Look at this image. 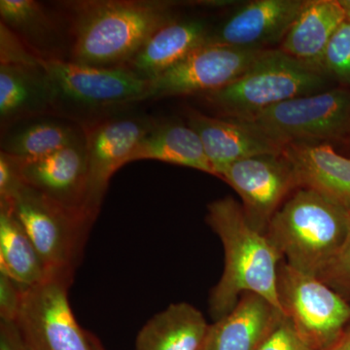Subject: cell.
<instances>
[{"label": "cell", "instance_id": "836d02e7", "mask_svg": "<svg viewBox=\"0 0 350 350\" xmlns=\"http://www.w3.org/2000/svg\"><path fill=\"white\" fill-rule=\"evenodd\" d=\"M340 5H342V8L347 13V16H350V0H338Z\"/></svg>", "mask_w": 350, "mask_h": 350}, {"label": "cell", "instance_id": "5b68a950", "mask_svg": "<svg viewBox=\"0 0 350 350\" xmlns=\"http://www.w3.org/2000/svg\"><path fill=\"white\" fill-rule=\"evenodd\" d=\"M40 64L54 92L55 113L80 126L148 100L150 81L126 68H96L66 59H40Z\"/></svg>", "mask_w": 350, "mask_h": 350}, {"label": "cell", "instance_id": "83f0119b", "mask_svg": "<svg viewBox=\"0 0 350 350\" xmlns=\"http://www.w3.org/2000/svg\"><path fill=\"white\" fill-rule=\"evenodd\" d=\"M258 350H313L304 342L286 317Z\"/></svg>", "mask_w": 350, "mask_h": 350}, {"label": "cell", "instance_id": "e575fe53", "mask_svg": "<svg viewBox=\"0 0 350 350\" xmlns=\"http://www.w3.org/2000/svg\"><path fill=\"white\" fill-rule=\"evenodd\" d=\"M27 350H34V349H32L31 347H29V345H27Z\"/></svg>", "mask_w": 350, "mask_h": 350}, {"label": "cell", "instance_id": "ba28073f", "mask_svg": "<svg viewBox=\"0 0 350 350\" xmlns=\"http://www.w3.org/2000/svg\"><path fill=\"white\" fill-rule=\"evenodd\" d=\"M278 300L285 317L306 345L325 350L350 326V304L323 280L280 262Z\"/></svg>", "mask_w": 350, "mask_h": 350}, {"label": "cell", "instance_id": "1f68e13d", "mask_svg": "<svg viewBox=\"0 0 350 350\" xmlns=\"http://www.w3.org/2000/svg\"><path fill=\"white\" fill-rule=\"evenodd\" d=\"M325 350H350V326L335 344Z\"/></svg>", "mask_w": 350, "mask_h": 350}, {"label": "cell", "instance_id": "3957f363", "mask_svg": "<svg viewBox=\"0 0 350 350\" xmlns=\"http://www.w3.org/2000/svg\"><path fill=\"white\" fill-rule=\"evenodd\" d=\"M349 229V208L298 189L278 209L266 234L283 261L320 278L337 256Z\"/></svg>", "mask_w": 350, "mask_h": 350}, {"label": "cell", "instance_id": "e0dca14e", "mask_svg": "<svg viewBox=\"0 0 350 350\" xmlns=\"http://www.w3.org/2000/svg\"><path fill=\"white\" fill-rule=\"evenodd\" d=\"M211 32L206 21L178 17L152 34L123 68L152 81L207 43Z\"/></svg>", "mask_w": 350, "mask_h": 350}, {"label": "cell", "instance_id": "d6a6232c", "mask_svg": "<svg viewBox=\"0 0 350 350\" xmlns=\"http://www.w3.org/2000/svg\"><path fill=\"white\" fill-rule=\"evenodd\" d=\"M90 336H91L92 344H93L94 350H107L103 347V345H101L100 340H98L94 334L90 333Z\"/></svg>", "mask_w": 350, "mask_h": 350}, {"label": "cell", "instance_id": "9a60e30c", "mask_svg": "<svg viewBox=\"0 0 350 350\" xmlns=\"http://www.w3.org/2000/svg\"><path fill=\"white\" fill-rule=\"evenodd\" d=\"M308 0H255L241 6L217 29L207 43L248 50H269L282 43Z\"/></svg>", "mask_w": 350, "mask_h": 350}, {"label": "cell", "instance_id": "484cf974", "mask_svg": "<svg viewBox=\"0 0 350 350\" xmlns=\"http://www.w3.org/2000/svg\"><path fill=\"white\" fill-rule=\"evenodd\" d=\"M322 73L350 89V17L333 34L322 59Z\"/></svg>", "mask_w": 350, "mask_h": 350}, {"label": "cell", "instance_id": "5bb4252c", "mask_svg": "<svg viewBox=\"0 0 350 350\" xmlns=\"http://www.w3.org/2000/svg\"><path fill=\"white\" fill-rule=\"evenodd\" d=\"M187 125L199 135L216 177L239 161L262 155H280L285 145L243 120L213 117L188 108Z\"/></svg>", "mask_w": 350, "mask_h": 350}, {"label": "cell", "instance_id": "52a82bcc", "mask_svg": "<svg viewBox=\"0 0 350 350\" xmlns=\"http://www.w3.org/2000/svg\"><path fill=\"white\" fill-rule=\"evenodd\" d=\"M243 121L283 145L305 142L350 147V89L338 87L300 96Z\"/></svg>", "mask_w": 350, "mask_h": 350}, {"label": "cell", "instance_id": "30bf717a", "mask_svg": "<svg viewBox=\"0 0 350 350\" xmlns=\"http://www.w3.org/2000/svg\"><path fill=\"white\" fill-rule=\"evenodd\" d=\"M144 115H107L81 126L88 161L86 211L96 220L110 178L128 163L129 157L155 125Z\"/></svg>", "mask_w": 350, "mask_h": 350}, {"label": "cell", "instance_id": "ffe728a7", "mask_svg": "<svg viewBox=\"0 0 350 350\" xmlns=\"http://www.w3.org/2000/svg\"><path fill=\"white\" fill-rule=\"evenodd\" d=\"M345 18L338 0H308L278 49L322 73L327 45Z\"/></svg>", "mask_w": 350, "mask_h": 350}, {"label": "cell", "instance_id": "4dcf8cb0", "mask_svg": "<svg viewBox=\"0 0 350 350\" xmlns=\"http://www.w3.org/2000/svg\"><path fill=\"white\" fill-rule=\"evenodd\" d=\"M25 342L16 322L1 321L0 324V350H27Z\"/></svg>", "mask_w": 350, "mask_h": 350}, {"label": "cell", "instance_id": "cb8c5ba5", "mask_svg": "<svg viewBox=\"0 0 350 350\" xmlns=\"http://www.w3.org/2000/svg\"><path fill=\"white\" fill-rule=\"evenodd\" d=\"M83 138L81 126L59 120H27V123L2 137L1 152L22 160H32L55 153Z\"/></svg>", "mask_w": 350, "mask_h": 350}, {"label": "cell", "instance_id": "d4e9b609", "mask_svg": "<svg viewBox=\"0 0 350 350\" xmlns=\"http://www.w3.org/2000/svg\"><path fill=\"white\" fill-rule=\"evenodd\" d=\"M1 23L39 57L52 59L49 48L59 25L42 4L34 0H0Z\"/></svg>", "mask_w": 350, "mask_h": 350}, {"label": "cell", "instance_id": "4fadbf2b", "mask_svg": "<svg viewBox=\"0 0 350 350\" xmlns=\"http://www.w3.org/2000/svg\"><path fill=\"white\" fill-rule=\"evenodd\" d=\"M17 160L25 185L94 223L86 211L89 176L85 137L50 155Z\"/></svg>", "mask_w": 350, "mask_h": 350}, {"label": "cell", "instance_id": "ac0fdd59", "mask_svg": "<svg viewBox=\"0 0 350 350\" xmlns=\"http://www.w3.org/2000/svg\"><path fill=\"white\" fill-rule=\"evenodd\" d=\"M284 313L254 293H244L231 312L211 326L206 350H258Z\"/></svg>", "mask_w": 350, "mask_h": 350}, {"label": "cell", "instance_id": "7a4b0ae2", "mask_svg": "<svg viewBox=\"0 0 350 350\" xmlns=\"http://www.w3.org/2000/svg\"><path fill=\"white\" fill-rule=\"evenodd\" d=\"M206 223L225 253L224 271L209 297L214 320L231 312L244 293L259 295L282 312L278 293L282 257L266 234L250 224L241 204L231 197L213 200L207 206Z\"/></svg>", "mask_w": 350, "mask_h": 350}, {"label": "cell", "instance_id": "9c48e42d", "mask_svg": "<svg viewBox=\"0 0 350 350\" xmlns=\"http://www.w3.org/2000/svg\"><path fill=\"white\" fill-rule=\"evenodd\" d=\"M73 278L51 276L23 294L17 323L34 350H94L90 332L76 321L68 290Z\"/></svg>", "mask_w": 350, "mask_h": 350}, {"label": "cell", "instance_id": "603a6c76", "mask_svg": "<svg viewBox=\"0 0 350 350\" xmlns=\"http://www.w3.org/2000/svg\"><path fill=\"white\" fill-rule=\"evenodd\" d=\"M0 273L25 289L48 278L42 260L24 228L3 204H0Z\"/></svg>", "mask_w": 350, "mask_h": 350}, {"label": "cell", "instance_id": "d590c367", "mask_svg": "<svg viewBox=\"0 0 350 350\" xmlns=\"http://www.w3.org/2000/svg\"><path fill=\"white\" fill-rule=\"evenodd\" d=\"M349 17H350V16H349Z\"/></svg>", "mask_w": 350, "mask_h": 350}, {"label": "cell", "instance_id": "8992f818", "mask_svg": "<svg viewBox=\"0 0 350 350\" xmlns=\"http://www.w3.org/2000/svg\"><path fill=\"white\" fill-rule=\"evenodd\" d=\"M0 204L8 207L24 228L42 260L48 278H73L93 223L25 184Z\"/></svg>", "mask_w": 350, "mask_h": 350}, {"label": "cell", "instance_id": "f546056e", "mask_svg": "<svg viewBox=\"0 0 350 350\" xmlns=\"http://www.w3.org/2000/svg\"><path fill=\"white\" fill-rule=\"evenodd\" d=\"M24 184L20 174L17 158L0 153V202L10 199Z\"/></svg>", "mask_w": 350, "mask_h": 350}, {"label": "cell", "instance_id": "4316f807", "mask_svg": "<svg viewBox=\"0 0 350 350\" xmlns=\"http://www.w3.org/2000/svg\"><path fill=\"white\" fill-rule=\"evenodd\" d=\"M319 278L347 300L350 297V208L349 229L344 243L337 256Z\"/></svg>", "mask_w": 350, "mask_h": 350}, {"label": "cell", "instance_id": "7c38bea8", "mask_svg": "<svg viewBox=\"0 0 350 350\" xmlns=\"http://www.w3.org/2000/svg\"><path fill=\"white\" fill-rule=\"evenodd\" d=\"M220 178L236 191L248 222L262 234L278 209L299 189L291 165L282 153L239 161L228 167Z\"/></svg>", "mask_w": 350, "mask_h": 350}, {"label": "cell", "instance_id": "6da1fadb", "mask_svg": "<svg viewBox=\"0 0 350 350\" xmlns=\"http://www.w3.org/2000/svg\"><path fill=\"white\" fill-rule=\"evenodd\" d=\"M167 0H82L66 2L69 61L96 68H123L152 34L178 18Z\"/></svg>", "mask_w": 350, "mask_h": 350}, {"label": "cell", "instance_id": "277c9868", "mask_svg": "<svg viewBox=\"0 0 350 350\" xmlns=\"http://www.w3.org/2000/svg\"><path fill=\"white\" fill-rule=\"evenodd\" d=\"M326 85L325 75L280 49H269L231 84L199 98L219 117L247 120L285 101L325 91Z\"/></svg>", "mask_w": 350, "mask_h": 350}, {"label": "cell", "instance_id": "2e32d148", "mask_svg": "<svg viewBox=\"0 0 350 350\" xmlns=\"http://www.w3.org/2000/svg\"><path fill=\"white\" fill-rule=\"evenodd\" d=\"M282 155L291 165L299 189H308L350 208V159L323 142H290Z\"/></svg>", "mask_w": 350, "mask_h": 350}, {"label": "cell", "instance_id": "7402d4cb", "mask_svg": "<svg viewBox=\"0 0 350 350\" xmlns=\"http://www.w3.org/2000/svg\"><path fill=\"white\" fill-rule=\"evenodd\" d=\"M140 160L160 161L216 176L199 135L187 123L156 121L153 128L129 157L128 163Z\"/></svg>", "mask_w": 350, "mask_h": 350}, {"label": "cell", "instance_id": "8fae6325", "mask_svg": "<svg viewBox=\"0 0 350 350\" xmlns=\"http://www.w3.org/2000/svg\"><path fill=\"white\" fill-rule=\"evenodd\" d=\"M264 51L204 44L150 81L148 100L218 91L243 75Z\"/></svg>", "mask_w": 350, "mask_h": 350}, {"label": "cell", "instance_id": "f1b7e54d", "mask_svg": "<svg viewBox=\"0 0 350 350\" xmlns=\"http://www.w3.org/2000/svg\"><path fill=\"white\" fill-rule=\"evenodd\" d=\"M25 288L0 273V317L1 321L17 322Z\"/></svg>", "mask_w": 350, "mask_h": 350}, {"label": "cell", "instance_id": "d6986e66", "mask_svg": "<svg viewBox=\"0 0 350 350\" xmlns=\"http://www.w3.org/2000/svg\"><path fill=\"white\" fill-rule=\"evenodd\" d=\"M46 113H55L54 92L40 59L36 64H0L2 130Z\"/></svg>", "mask_w": 350, "mask_h": 350}, {"label": "cell", "instance_id": "44dd1931", "mask_svg": "<svg viewBox=\"0 0 350 350\" xmlns=\"http://www.w3.org/2000/svg\"><path fill=\"white\" fill-rule=\"evenodd\" d=\"M211 326L194 306L172 304L142 327L135 350H206Z\"/></svg>", "mask_w": 350, "mask_h": 350}]
</instances>
